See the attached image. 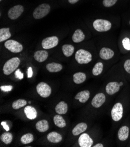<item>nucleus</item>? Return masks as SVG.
<instances>
[{"instance_id":"1","label":"nucleus","mask_w":130,"mask_h":147,"mask_svg":"<svg viewBox=\"0 0 130 147\" xmlns=\"http://www.w3.org/2000/svg\"><path fill=\"white\" fill-rule=\"evenodd\" d=\"M21 61L17 57H12L6 62L3 67V73L5 75H9L19 66Z\"/></svg>"},{"instance_id":"2","label":"nucleus","mask_w":130,"mask_h":147,"mask_svg":"<svg viewBox=\"0 0 130 147\" xmlns=\"http://www.w3.org/2000/svg\"><path fill=\"white\" fill-rule=\"evenodd\" d=\"M75 59L79 64H87L92 61L91 53L84 49H79L75 53Z\"/></svg>"},{"instance_id":"3","label":"nucleus","mask_w":130,"mask_h":147,"mask_svg":"<svg viewBox=\"0 0 130 147\" xmlns=\"http://www.w3.org/2000/svg\"><path fill=\"white\" fill-rule=\"evenodd\" d=\"M50 11V6L48 4H43L35 8L33 13V16L34 18L39 20L46 17Z\"/></svg>"},{"instance_id":"4","label":"nucleus","mask_w":130,"mask_h":147,"mask_svg":"<svg viewBox=\"0 0 130 147\" xmlns=\"http://www.w3.org/2000/svg\"><path fill=\"white\" fill-rule=\"evenodd\" d=\"M93 26L96 31L102 32L109 31L111 28V24L107 20L97 19L93 22Z\"/></svg>"},{"instance_id":"5","label":"nucleus","mask_w":130,"mask_h":147,"mask_svg":"<svg viewBox=\"0 0 130 147\" xmlns=\"http://www.w3.org/2000/svg\"><path fill=\"white\" fill-rule=\"evenodd\" d=\"M111 118L114 121H119L123 116V106L120 102L115 104L111 111Z\"/></svg>"},{"instance_id":"6","label":"nucleus","mask_w":130,"mask_h":147,"mask_svg":"<svg viewBox=\"0 0 130 147\" xmlns=\"http://www.w3.org/2000/svg\"><path fill=\"white\" fill-rule=\"evenodd\" d=\"M36 90L37 93L43 98H47L51 94L50 86L45 82L39 83L36 86Z\"/></svg>"},{"instance_id":"7","label":"nucleus","mask_w":130,"mask_h":147,"mask_svg":"<svg viewBox=\"0 0 130 147\" xmlns=\"http://www.w3.org/2000/svg\"><path fill=\"white\" fill-rule=\"evenodd\" d=\"M5 47L13 53H19L23 50V46L19 42L12 39L8 40L4 43Z\"/></svg>"},{"instance_id":"8","label":"nucleus","mask_w":130,"mask_h":147,"mask_svg":"<svg viewBox=\"0 0 130 147\" xmlns=\"http://www.w3.org/2000/svg\"><path fill=\"white\" fill-rule=\"evenodd\" d=\"M59 41V38L55 36L47 37L42 40L41 46L45 49H52L58 45Z\"/></svg>"},{"instance_id":"9","label":"nucleus","mask_w":130,"mask_h":147,"mask_svg":"<svg viewBox=\"0 0 130 147\" xmlns=\"http://www.w3.org/2000/svg\"><path fill=\"white\" fill-rule=\"evenodd\" d=\"M24 8L21 5H17L12 7L8 12V17L12 20L18 19L23 13Z\"/></svg>"},{"instance_id":"10","label":"nucleus","mask_w":130,"mask_h":147,"mask_svg":"<svg viewBox=\"0 0 130 147\" xmlns=\"http://www.w3.org/2000/svg\"><path fill=\"white\" fill-rule=\"evenodd\" d=\"M78 143L81 147H91L93 145V141L86 133H83L78 139Z\"/></svg>"},{"instance_id":"11","label":"nucleus","mask_w":130,"mask_h":147,"mask_svg":"<svg viewBox=\"0 0 130 147\" xmlns=\"http://www.w3.org/2000/svg\"><path fill=\"white\" fill-rule=\"evenodd\" d=\"M106 101V96L102 93H97L95 96L92 100V105L95 108H99Z\"/></svg>"},{"instance_id":"12","label":"nucleus","mask_w":130,"mask_h":147,"mask_svg":"<svg viewBox=\"0 0 130 147\" xmlns=\"http://www.w3.org/2000/svg\"><path fill=\"white\" fill-rule=\"evenodd\" d=\"M120 89V83L116 82L109 83L106 86V92L109 95H113L117 93Z\"/></svg>"},{"instance_id":"13","label":"nucleus","mask_w":130,"mask_h":147,"mask_svg":"<svg viewBox=\"0 0 130 147\" xmlns=\"http://www.w3.org/2000/svg\"><path fill=\"white\" fill-rule=\"evenodd\" d=\"M114 55L113 50L108 48H103L100 50L99 55L100 57L103 60H109L111 59Z\"/></svg>"},{"instance_id":"14","label":"nucleus","mask_w":130,"mask_h":147,"mask_svg":"<svg viewBox=\"0 0 130 147\" xmlns=\"http://www.w3.org/2000/svg\"><path fill=\"white\" fill-rule=\"evenodd\" d=\"M24 112L26 116L27 117V118L29 120L35 119L37 115L36 110L34 107L30 106H26L25 108Z\"/></svg>"},{"instance_id":"15","label":"nucleus","mask_w":130,"mask_h":147,"mask_svg":"<svg viewBox=\"0 0 130 147\" xmlns=\"http://www.w3.org/2000/svg\"><path fill=\"white\" fill-rule=\"evenodd\" d=\"M47 138L49 141H50V142H52V143H54V144L59 143V142H61L63 140L62 136L60 134L57 133V132H54V131L50 133L47 135Z\"/></svg>"},{"instance_id":"16","label":"nucleus","mask_w":130,"mask_h":147,"mask_svg":"<svg viewBox=\"0 0 130 147\" xmlns=\"http://www.w3.org/2000/svg\"><path fill=\"white\" fill-rule=\"evenodd\" d=\"M129 128L127 126L121 127L118 131V138L119 140L124 141L127 140L129 137Z\"/></svg>"},{"instance_id":"17","label":"nucleus","mask_w":130,"mask_h":147,"mask_svg":"<svg viewBox=\"0 0 130 147\" xmlns=\"http://www.w3.org/2000/svg\"><path fill=\"white\" fill-rule=\"evenodd\" d=\"M48 57V52L46 51H38L34 54L35 59L38 62H45Z\"/></svg>"},{"instance_id":"18","label":"nucleus","mask_w":130,"mask_h":147,"mask_svg":"<svg viewBox=\"0 0 130 147\" xmlns=\"http://www.w3.org/2000/svg\"><path fill=\"white\" fill-rule=\"evenodd\" d=\"M90 97V92L88 90H83L79 92L75 97V99L78 100L82 103H85Z\"/></svg>"},{"instance_id":"19","label":"nucleus","mask_w":130,"mask_h":147,"mask_svg":"<svg viewBox=\"0 0 130 147\" xmlns=\"http://www.w3.org/2000/svg\"><path fill=\"white\" fill-rule=\"evenodd\" d=\"M88 125L85 123H81L77 124L72 131V133L75 136H78L85 132L87 129Z\"/></svg>"},{"instance_id":"20","label":"nucleus","mask_w":130,"mask_h":147,"mask_svg":"<svg viewBox=\"0 0 130 147\" xmlns=\"http://www.w3.org/2000/svg\"><path fill=\"white\" fill-rule=\"evenodd\" d=\"M36 128L37 130L40 133H44V132L47 131L49 128V123L46 120H40L36 123Z\"/></svg>"},{"instance_id":"21","label":"nucleus","mask_w":130,"mask_h":147,"mask_svg":"<svg viewBox=\"0 0 130 147\" xmlns=\"http://www.w3.org/2000/svg\"><path fill=\"white\" fill-rule=\"evenodd\" d=\"M55 110L56 113L59 114H65L67 113L68 111V105L65 101H60L59 103L56 106Z\"/></svg>"},{"instance_id":"22","label":"nucleus","mask_w":130,"mask_h":147,"mask_svg":"<svg viewBox=\"0 0 130 147\" xmlns=\"http://www.w3.org/2000/svg\"><path fill=\"white\" fill-rule=\"evenodd\" d=\"M46 69L49 72L55 73L61 71L63 69V66L60 63L52 62L46 65Z\"/></svg>"},{"instance_id":"23","label":"nucleus","mask_w":130,"mask_h":147,"mask_svg":"<svg viewBox=\"0 0 130 147\" xmlns=\"http://www.w3.org/2000/svg\"><path fill=\"white\" fill-rule=\"evenodd\" d=\"M85 36L82 31L79 29H78L74 33L73 37H72V39L75 43H79L85 39Z\"/></svg>"},{"instance_id":"24","label":"nucleus","mask_w":130,"mask_h":147,"mask_svg":"<svg viewBox=\"0 0 130 147\" xmlns=\"http://www.w3.org/2000/svg\"><path fill=\"white\" fill-rule=\"evenodd\" d=\"M53 121L56 126L60 128H64L66 126V123L63 117L60 115V114L55 115Z\"/></svg>"},{"instance_id":"25","label":"nucleus","mask_w":130,"mask_h":147,"mask_svg":"<svg viewBox=\"0 0 130 147\" xmlns=\"http://www.w3.org/2000/svg\"><path fill=\"white\" fill-rule=\"evenodd\" d=\"M86 79V76L83 72H77L74 75L73 80L76 84H81L83 83Z\"/></svg>"},{"instance_id":"26","label":"nucleus","mask_w":130,"mask_h":147,"mask_svg":"<svg viewBox=\"0 0 130 147\" xmlns=\"http://www.w3.org/2000/svg\"><path fill=\"white\" fill-rule=\"evenodd\" d=\"M11 36L9 32V28H4L0 29V42H2L7 39H8Z\"/></svg>"},{"instance_id":"27","label":"nucleus","mask_w":130,"mask_h":147,"mask_svg":"<svg viewBox=\"0 0 130 147\" xmlns=\"http://www.w3.org/2000/svg\"><path fill=\"white\" fill-rule=\"evenodd\" d=\"M62 51L63 52V54L69 57L73 55L74 52V47L71 45H64L62 47Z\"/></svg>"},{"instance_id":"28","label":"nucleus","mask_w":130,"mask_h":147,"mask_svg":"<svg viewBox=\"0 0 130 147\" xmlns=\"http://www.w3.org/2000/svg\"><path fill=\"white\" fill-rule=\"evenodd\" d=\"M1 140L5 143V144H9L11 143L13 140V136L11 133L9 132H6V133H3L1 137H0Z\"/></svg>"},{"instance_id":"29","label":"nucleus","mask_w":130,"mask_h":147,"mask_svg":"<svg viewBox=\"0 0 130 147\" xmlns=\"http://www.w3.org/2000/svg\"><path fill=\"white\" fill-rule=\"evenodd\" d=\"M27 104V101L24 99H18L15 101L13 102L12 105V107L13 109L15 110H18L25 106H26Z\"/></svg>"},{"instance_id":"30","label":"nucleus","mask_w":130,"mask_h":147,"mask_svg":"<svg viewBox=\"0 0 130 147\" xmlns=\"http://www.w3.org/2000/svg\"><path fill=\"white\" fill-rule=\"evenodd\" d=\"M103 69V64L102 62H98L95 65L92 70V74L94 76H99L102 73Z\"/></svg>"},{"instance_id":"31","label":"nucleus","mask_w":130,"mask_h":147,"mask_svg":"<svg viewBox=\"0 0 130 147\" xmlns=\"http://www.w3.org/2000/svg\"><path fill=\"white\" fill-rule=\"evenodd\" d=\"M34 140V137L31 133H27L21 138V141L23 144H28L32 142Z\"/></svg>"},{"instance_id":"32","label":"nucleus","mask_w":130,"mask_h":147,"mask_svg":"<svg viewBox=\"0 0 130 147\" xmlns=\"http://www.w3.org/2000/svg\"><path fill=\"white\" fill-rule=\"evenodd\" d=\"M117 0H103V4L105 7H110L117 3Z\"/></svg>"},{"instance_id":"33","label":"nucleus","mask_w":130,"mask_h":147,"mask_svg":"<svg viewBox=\"0 0 130 147\" xmlns=\"http://www.w3.org/2000/svg\"><path fill=\"white\" fill-rule=\"evenodd\" d=\"M123 45L124 48L127 50V51H130V39L128 38H125L123 39Z\"/></svg>"},{"instance_id":"34","label":"nucleus","mask_w":130,"mask_h":147,"mask_svg":"<svg viewBox=\"0 0 130 147\" xmlns=\"http://www.w3.org/2000/svg\"><path fill=\"white\" fill-rule=\"evenodd\" d=\"M124 68L128 73L130 74V59H128L124 62Z\"/></svg>"},{"instance_id":"35","label":"nucleus","mask_w":130,"mask_h":147,"mask_svg":"<svg viewBox=\"0 0 130 147\" xmlns=\"http://www.w3.org/2000/svg\"><path fill=\"white\" fill-rule=\"evenodd\" d=\"M0 89L2 91H4L5 92H10L13 89V86H11V85H8V86H2L0 87Z\"/></svg>"},{"instance_id":"36","label":"nucleus","mask_w":130,"mask_h":147,"mask_svg":"<svg viewBox=\"0 0 130 147\" xmlns=\"http://www.w3.org/2000/svg\"><path fill=\"white\" fill-rule=\"evenodd\" d=\"M15 77L18 79H19V80H22L23 78V74L21 71L20 69H18L16 71H15Z\"/></svg>"},{"instance_id":"37","label":"nucleus","mask_w":130,"mask_h":147,"mask_svg":"<svg viewBox=\"0 0 130 147\" xmlns=\"http://www.w3.org/2000/svg\"><path fill=\"white\" fill-rule=\"evenodd\" d=\"M33 76V70L32 67H29L27 69V78H31Z\"/></svg>"},{"instance_id":"38","label":"nucleus","mask_w":130,"mask_h":147,"mask_svg":"<svg viewBox=\"0 0 130 147\" xmlns=\"http://www.w3.org/2000/svg\"><path fill=\"white\" fill-rule=\"evenodd\" d=\"M1 125L3 126L4 128L7 131H9V126L7 124V123H6V122L3 121V122H1Z\"/></svg>"},{"instance_id":"39","label":"nucleus","mask_w":130,"mask_h":147,"mask_svg":"<svg viewBox=\"0 0 130 147\" xmlns=\"http://www.w3.org/2000/svg\"><path fill=\"white\" fill-rule=\"evenodd\" d=\"M78 1H79V0H68L69 3L70 4H74L77 3Z\"/></svg>"},{"instance_id":"40","label":"nucleus","mask_w":130,"mask_h":147,"mask_svg":"<svg viewBox=\"0 0 130 147\" xmlns=\"http://www.w3.org/2000/svg\"><path fill=\"white\" fill-rule=\"evenodd\" d=\"M93 147H103V145L102 144H97L96 145H95L94 146H93Z\"/></svg>"},{"instance_id":"41","label":"nucleus","mask_w":130,"mask_h":147,"mask_svg":"<svg viewBox=\"0 0 130 147\" xmlns=\"http://www.w3.org/2000/svg\"><path fill=\"white\" fill-rule=\"evenodd\" d=\"M123 84V82H121V83H120V86H122Z\"/></svg>"},{"instance_id":"42","label":"nucleus","mask_w":130,"mask_h":147,"mask_svg":"<svg viewBox=\"0 0 130 147\" xmlns=\"http://www.w3.org/2000/svg\"><path fill=\"white\" fill-rule=\"evenodd\" d=\"M129 24H130V21H129Z\"/></svg>"},{"instance_id":"43","label":"nucleus","mask_w":130,"mask_h":147,"mask_svg":"<svg viewBox=\"0 0 130 147\" xmlns=\"http://www.w3.org/2000/svg\"><path fill=\"white\" fill-rule=\"evenodd\" d=\"M0 1H2V0H0Z\"/></svg>"}]
</instances>
